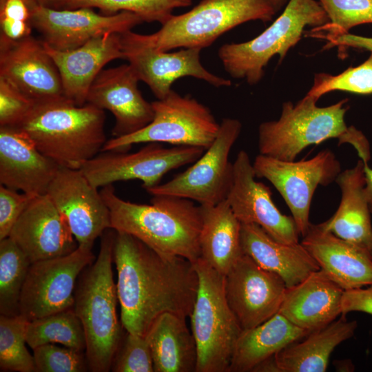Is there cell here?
<instances>
[{"mask_svg":"<svg viewBox=\"0 0 372 372\" xmlns=\"http://www.w3.org/2000/svg\"><path fill=\"white\" fill-rule=\"evenodd\" d=\"M29 320L23 316L0 315L1 371L35 372L33 355L26 348Z\"/></svg>","mask_w":372,"mask_h":372,"instance_id":"836d02e7","label":"cell"},{"mask_svg":"<svg viewBox=\"0 0 372 372\" xmlns=\"http://www.w3.org/2000/svg\"><path fill=\"white\" fill-rule=\"evenodd\" d=\"M113 262L122 327L145 337L153 322L169 312L189 316L198 277L194 264L161 255L136 238L116 231Z\"/></svg>","mask_w":372,"mask_h":372,"instance_id":"6da1fadb","label":"cell"},{"mask_svg":"<svg viewBox=\"0 0 372 372\" xmlns=\"http://www.w3.org/2000/svg\"><path fill=\"white\" fill-rule=\"evenodd\" d=\"M200 206V258L225 276L244 254L240 240L241 223L227 200L215 205Z\"/></svg>","mask_w":372,"mask_h":372,"instance_id":"f546056e","label":"cell"},{"mask_svg":"<svg viewBox=\"0 0 372 372\" xmlns=\"http://www.w3.org/2000/svg\"><path fill=\"white\" fill-rule=\"evenodd\" d=\"M310 332L293 324L280 312L263 323L242 330L229 372H249L264 360Z\"/></svg>","mask_w":372,"mask_h":372,"instance_id":"4dcf8cb0","label":"cell"},{"mask_svg":"<svg viewBox=\"0 0 372 372\" xmlns=\"http://www.w3.org/2000/svg\"><path fill=\"white\" fill-rule=\"evenodd\" d=\"M301 244L344 291L372 285V258L364 250L311 223Z\"/></svg>","mask_w":372,"mask_h":372,"instance_id":"cb8c5ba5","label":"cell"},{"mask_svg":"<svg viewBox=\"0 0 372 372\" xmlns=\"http://www.w3.org/2000/svg\"><path fill=\"white\" fill-rule=\"evenodd\" d=\"M253 167L256 178L268 180L282 196L302 237L311 224L310 207L316 188L335 181L342 172L340 163L329 149L299 161L279 160L259 154Z\"/></svg>","mask_w":372,"mask_h":372,"instance_id":"8fae6325","label":"cell"},{"mask_svg":"<svg viewBox=\"0 0 372 372\" xmlns=\"http://www.w3.org/2000/svg\"><path fill=\"white\" fill-rule=\"evenodd\" d=\"M327 43L324 48L338 47L339 52L347 48H354L372 52V37H366L350 33H345L335 37L326 39Z\"/></svg>","mask_w":372,"mask_h":372,"instance_id":"7bdbcfd3","label":"cell"},{"mask_svg":"<svg viewBox=\"0 0 372 372\" xmlns=\"http://www.w3.org/2000/svg\"><path fill=\"white\" fill-rule=\"evenodd\" d=\"M80 169L59 167L47 194L67 221L80 247L92 249L111 229L110 212L101 192Z\"/></svg>","mask_w":372,"mask_h":372,"instance_id":"9a60e30c","label":"cell"},{"mask_svg":"<svg viewBox=\"0 0 372 372\" xmlns=\"http://www.w3.org/2000/svg\"><path fill=\"white\" fill-rule=\"evenodd\" d=\"M333 364L337 371L352 372L355 370V366L350 359L335 360Z\"/></svg>","mask_w":372,"mask_h":372,"instance_id":"c3c4849f","label":"cell"},{"mask_svg":"<svg viewBox=\"0 0 372 372\" xmlns=\"http://www.w3.org/2000/svg\"><path fill=\"white\" fill-rule=\"evenodd\" d=\"M43 44L60 73L63 96L79 106L87 103L90 86L103 67L112 60L124 59L121 33L96 37L68 50Z\"/></svg>","mask_w":372,"mask_h":372,"instance_id":"603a6c76","label":"cell"},{"mask_svg":"<svg viewBox=\"0 0 372 372\" xmlns=\"http://www.w3.org/2000/svg\"><path fill=\"white\" fill-rule=\"evenodd\" d=\"M34 101L0 77V126H15L29 113Z\"/></svg>","mask_w":372,"mask_h":372,"instance_id":"ab89813d","label":"cell"},{"mask_svg":"<svg viewBox=\"0 0 372 372\" xmlns=\"http://www.w3.org/2000/svg\"><path fill=\"white\" fill-rule=\"evenodd\" d=\"M358 327L355 320L340 315L328 325L313 331L285 347L273 357L279 372H324L335 347L352 338Z\"/></svg>","mask_w":372,"mask_h":372,"instance_id":"83f0119b","label":"cell"},{"mask_svg":"<svg viewBox=\"0 0 372 372\" xmlns=\"http://www.w3.org/2000/svg\"><path fill=\"white\" fill-rule=\"evenodd\" d=\"M94 258L92 249L78 246L68 255L31 263L21 291L20 314L31 321L72 308L79 276Z\"/></svg>","mask_w":372,"mask_h":372,"instance_id":"4fadbf2b","label":"cell"},{"mask_svg":"<svg viewBox=\"0 0 372 372\" xmlns=\"http://www.w3.org/2000/svg\"><path fill=\"white\" fill-rule=\"evenodd\" d=\"M31 10L23 0H0V18L29 22Z\"/></svg>","mask_w":372,"mask_h":372,"instance_id":"ee69618b","label":"cell"},{"mask_svg":"<svg viewBox=\"0 0 372 372\" xmlns=\"http://www.w3.org/2000/svg\"><path fill=\"white\" fill-rule=\"evenodd\" d=\"M145 337L155 372L196 371L197 348L186 317L164 313L153 322Z\"/></svg>","mask_w":372,"mask_h":372,"instance_id":"f1b7e54d","label":"cell"},{"mask_svg":"<svg viewBox=\"0 0 372 372\" xmlns=\"http://www.w3.org/2000/svg\"><path fill=\"white\" fill-rule=\"evenodd\" d=\"M344 290L322 269L287 288L279 311L309 332L321 329L342 314Z\"/></svg>","mask_w":372,"mask_h":372,"instance_id":"d4e9b609","label":"cell"},{"mask_svg":"<svg viewBox=\"0 0 372 372\" xmlns=\"http://www.w3.org/2000/svg\"><path fill=\"white\" fill-rule=\"evenodd\" d=\"M364 164L360 159L352 168L342 171L335 180L341 193L335 214L321 223L327 230L352 243L372 258L371 211L364 192Z\"/></svg>","mask_w":372,"mask_h":372,"instance_id":"484cf974","label":"cell"},{"mask_svg":"<svg viewBox=\"0 0 372 372\" xmlns=\"http://www.w3.org/2000/svg\"><path fill=\"white\" fill-rule=\"evenodd\" d=\"M124 59L128 61L140 81L145 83L158 99H164L174 81L193 76L210 85L228 87L229 79L218 76L205 68L200 61V48H183L174 52L161 51L138 43L121 33Z\"/></svg>","mask_w":372,"mask_h":372,"instance_id":"ac0fdd59","label":"cell"},{"mask_svg":"<svg viewBox=\"0 0 372 372\" xmlns=\"http://www.w3.org/2000/svg\"><path fill=\"white\" fill-rule=\"evenodd\" d=\"M333 91L372 94V52L358 66L348 68L338 75L316 74L313 84L307 94L319 99L322 95Z\"/></svg>","mask_w":372,"mask_h":372,"instance_id":"d590c367","label":"cell"},{"mask_svg":"<svg viewBox=\"0 0 372 372\" xmlns=\"http://www.w3.org/2000/svg\"><path fill=\"white\" fill-rule=\"evenodd\" d=\"M32 198L25 193H19V191L1 185L0 240L9 236L12 227Z\"/></svg>","mask_w":372,"mask_h":372,"instance_id":"60d3db41","label":"cell"},{"mask_svg":"<svg viewBox=\"0 0 372 372\" xmlns=\"http://www.w3.org/2000/svg\"><path fill=\"white\" fill-rule=\"evenodd\" d=\"M23 1L27 3V5L30 8V10L31 8L36 6L37 5H39L37 0H23Z\"/></svg>","mask_w":372,"mask_h":372,"instance_id":"f907efd6","label":"cell"},{"mask_svg":"<svg viewBox=\"0 0 372 372\" xmlns=\"http://www.w3.org/2000/svg\"><path fill=\"white\" fill-rule=\"evenodd\" d=\"M0 77L34 102L63 97L59 70L43 41L31 35L12 40L0 34Z\"/></svg>","mask_w":372,"mask_h":372,"instance_id":"d6986e66","label":"cell"},{"mask_svg":"<svg viewBox=\"0 0 372 372\" xmlns=\"http://www.w3.org/2000/svg\"><path fill=\"white\" fill-rule=\"evenodd\" d=\"M59 165L14 126H0V183L34 197L47 194Z\"/></svg>","mask_w":372,"mask_h":372,"instance_id":"7402d4cb","label":"cell"},{"mask_svg":"<svg viewBox=\"0 0 372 372\" xmlns=\"http://www.w3.org/2000/svg\"><path fill=\"white\" fill-rule=\"evenodd\" d=\"M36 372H83L89 369L85 353L65 346L45 344L33 349Z\"/></svg>","mask_w":372,"mask_h":372,"instance_id":"74e56055","label":"cell"},{"mask_svg":"<svg viewBox=\"0 0 372 372\" xmlns=\"http://www.w3.org/2000/svg\"><path fill=\"white\" fill-rule=\"evenodd\" d=\"M152 121L139 131L107 140L101 152H127L132 145L165 143L209 148L219 130L211 110L190 96H181L173 90L163 99L152 102Z\"/></svg>","mask_w":372,"mask_h":372,"instance_id":"9c48e42d","label":"cell"},{"mask_svg":"<svg viewBox=\"0 0 372 372\" xmlns=\"http://www.w3.org/2000/svg\"><path fill=\"white\" fill-rule=\"evenodd\" d=\"M26 342L32 349L56 343L82 351L86 348L84 329L73 307L29 321Z\"/></svg>","mask_w":372,"mask_h":372,"instance_id":"1f68e13d","label":"cell"},{"mask_svg":"<svg viewBox=\"0 0 372 372\" xmlns=\"http://www.w3.org/2000/svg\"><path fill=\"white\" fill-rule=\"evenodd\" d=\"M72 0H37L39 5L54 8L67 9Z\"/></svg>","mask_w":372,"mask_h":372,"instance_id":"7dc6e473","label":"cell"},{"mask_svg":"<svg viewBox=\"0 0 372 372\" xmlns=\"http://www.w3.org/2000/svg\"><path fill=\"white\" fill-rule=\"evenodd\" d=\"M195 146L165 147L160 143H148L138 152L106 151L81 167L85 176L96 188L118 181L138 179L147 189L160 184L169 172L193 163L205 152Z\"/></svg>","mask_w":372,"mask_h":372,"instance_id":"7c38bea8","label":"cell"},{"mask_svg":"<svg viewBox=\"0 0 372 372\" xmlns=\"http://www.w3.org/2000/svg\"><path fill=\"white\" fill-rule=\"evenodd\" d=\"M318 100L307 94L296 104L283 103L278 120L263 122L258 127L259 154L295 161L306 147L338 138L339 145H351L364 164L368 165L371 158L368 140L355 127H348L344 121L348 99L327 107H318Z\"/></svg>","mask_w":372,"mask_h":372,"instance_id":"277c9868","label":"cell"},{"mask_svg":"<svg viewBox=\"0 0 372 372\" xmlns=\"http://www.w3.org/2000/svg\"><path fill=\"white\" fill-rule=\"evenodd\" d=\"M111 369L114 372H154L152 356L145 337L127 332Z\"/></svg>","mask_w":372,"mask_h":372,"instance_id":"f35d334b","label":"cell"},{"mask_svg":"<svg viewBox=\"0 0 372 372\" xmlns=\"http://www.w3.org/2000/svg\"><path fill=\"white\" fill-rule=\"evenodd\" d=\"M105 120L103 110L88 103L79 106L63 96L35 102L14 127L59 166L81 169L107 141Z\"/></svg>","mask_w":372,"mask_h":372,"instance_id":"3957f363","label":"cell"},{"mask_svg":"<svg viewBox=\"0 0 372 372\" xmlns=\"http://www.w3.org/2000/svg\"><path fill=\"white\" fill-rule=\"evenodd\" d=\"M240 240L243 252L263 269L279 276L287 288L320 269L301 242H278L258 225L241 223Z\"/></svg>","mask_w":372,"mask_h":372,"instance_id":"4316f807","label":"cell"},{"mask_svg":"<svg viewBox=\"0 0 372 372\" xmlns=\"http://www.w3.org/2000/svg\"><path fill=\"white\" fill-rule=\"evenodd\" d=\"M116 231L102 234L97 258L79 276L73 309L85 335V355L92 372H107L121 342V320L116 305V285L112 272Z\"/></svg>","mask_w":372,"mask_h":372,"instance_id":"5b68a950","label":"cell"},{"mask_svg":"<svg viewBox=\"0 0 372 372\" xmlns=\"http://www.w3.org/2000/svg\"><path fill=\"white\" fill-rule=\"evenodd\" d=\"M101 194L110 212L111 229L128 234L166 256H178L194 263L200 258L202 207L193 200L154 195L151 204L118 197L112 185Z\"/></svg>","mask_w":372,"mask_h":372,"instance_id":"7a4b0ae2","label":"cell"},{"mask_svg":"<svg viewBox=\"0 0 372 372\" xmlns=\"http://www.w3.org/2000/svg\"><path fill=\"white\" fill-rule=\"evenodd\" d=\"M31 262L10 238L0 240V315H20L21 291Z\"/></svg>","mask_w":372,"mask_h":372,"instance_id":"d6a6232c","label":"cell"},{"mask_svg":"<svg viewBox=\"0 0 372 372\" xmlns=\"http://www.w3.org/2000/svg\"><path fill=\"white\" fill-rule=\"evenodd\" d=\"M341 308V315L358 311L372 316V285L344 291Z\"/></svg>","mask_w":372,"mask_h":372,"instance_id":"b9f144b4","label":"cell"},{"mask_svg":"<svg viewBox=\"0 0 372 372\" xmlns=\"http://www.w3.org/2000/svg\"><path fill=\"white\" fill-rule=\"evenodd\" d=\"M365 185L364 192L372 214V168L369 165H364Z\"/></svg>","mask_w":372,"mask_h":372,"instance_id":"bcb514c9","label":"cell"},{"mask_svg":"<svg viewBox=\"0 0 372 372\" xmlns=\"http://www.w3.org/2000/svg\"><path fill=\"white\" fill-rule=\"evenodd\" d=\"M1 34L12 40H19L31 35L32 25L28 21L0 18Z\"/></svg>","mask_w":372,"mask_h":372,"instance_id":"f6af8a7d","label":"cell"},{"mask_svg":"<svg viewBox=\"0 0 372 372\" xmlns=\"http://www.w3.org/2000/svg\"><path fill=\"white\" fill-rule=\"evenodd\" d=\"M276 10L269 0H202L189 11L172 16L156 32L125 34L161 51L210 46L220 36L249 21H271Z\"/></svg>","mask_w":372,"mask_h":372,"instance_id":"8992f818","label":"cell"},{"mask_svg":"<svg viewBox=\"0 0 372 372\" xmlns=\"http://www.w3.org/2000/svg\"><path fill=\"white\" fill-rule=\"evenodd\" d=\"M256 178L247 152L240 150L233 163V178L226 198L234 215L241 223L259 225L278 242H300L293 217L281 213L272 200L269 187Z\"/></svg>","mask_w":372,"mask_h":372,"instance_id":"e0dca14e","label":"cell"},{"mask_svg":"<svg viewBox=\"0 0 372 372\" xmlns=\"http://www.w3.org/2000/svg\"><path fill=\"white\" fill-rule=\"evenodd\" d=\"M8 237L31 263L68 255L79 246L65 218L47 194L32 198Z\"/></svg>","mask_w":372,"mask_h":372,"instance_id":"44dd1931","label":"cell"},{"mask_svg":"<svg viewBox=\"0 0 372 372\" xmlns=\"http://www.w3.org/2000/svg\"><path fill=\"white\" fill-rule=\"evenodd\" d=\"M139 79L130 64L103 69L89 90L87 103L114 116L113 137L134 134L147 125L154 112L138 88Z\"/></svg>","mask_w":372,"mask_h":372,"instance_id":"ffe728a7","label":"cell"},{"mask_svg":"<svg viewBox=\"0 0 372 372\" xmlns=\"http://www.w3.org/2000/svg\"><path fill=\"white\" fill-rule=\"evenodd\" d=\"M271 5L278 12L287 2V0H269Z\"/></svg>","mask_w":372,"mask_h":372,"instance_id":"681fc988","label":"cell"},{"mask_svg":"<svg viewBox=\"0 0 372 372\" xmlns=\"http://www.w3.org/2000/svg\"><path fill=\"white\" fill-rule=\"evenodd\" d=\"M196 298L189 315L197 348L196 372H229L242 329L225 296V276L200 258Z\"/></svg>","mask_w":372,"mask_h":372,"instance_id":"ba28073f","label":"cell"},{"mask_svg":"<svg viewBox=\"0 0 372 372\" xmlns=\"http://www.w3.org/2000/svg\"><path fill=\"white\" fill-rule=\"evenodd\" d=\"M192 3V0H72L67 9L97 8L105 15L127 11L138 14L143 21L162 25L172 16L174 9Z\"/></svg>","mask_w":372,"mask_h":372,"instance_id":"e575fe53","label":"cell"},{"mask_svg":"<svg viewBox=\"0 0 372 372\" xmlns=\"http://www.w3.org/2000/svg\"><path fill=\"white\" fill-rule=\"evenodd\" d=\"M30 10L32 27L43 35L45 43L58 50H72L94 37L123 33L144 22L127 11L105 15L90 8L54 9L39 4Z\"/></svg>","mask_w":372,"mask_h":372,"instance_id":"5bb4252c","label":"cell"},{"mask_svg":"<svg viewBox=\"0 0 372 372\" xmlns=\"http://www.w3.org/2000/svg\"><path fill=\"white\" fill-rule=\"evenodd\" d=\"M328 23L318 0H289L281 14L260 34L248 41L224 44L218 55L231 77L256 85L270 59L277 54L280 62L300 40L307 26L318 29Z\"/></svg>","mask_w":372,"mask_h":372,"instance_id":"52a82bcc","label":"cell"},{"mask_svg":"<svg viewBox=\"0 0 372 372\" xmlns=\"http://www.w3.org/2000/svg\"><path fill=\"white\" fill-rule=\"evenodd\" d=\"M241 130L238 119L223 118L211 145L189 168L145 190L152 196L187 198L200 205H215L226 200L233 178L229 154Z\"/></svg>","mask_w":372,"mask_h":372,"instance_id":"30bf717a","label":"cell"},{"mask_svg":"<svg viewBox=\"0 0 372 372\" xmlns=\"http://www.w3.org/2000/svg\"><path fill=\"white\" fill-rule=\"evenodd\" d=\"M328 18L329 23L314 30H324L328 39L348 33L359 25L372 23V0H318Z\"/></svg>","mask_w":372,"mask_h":372,"instance_id":"8d00e7d4","label":"cell"},{"mask_svg":"<svg viewBox=\"0 0 372 372\" xmlns=\"http://www.w3.org/2000/svg\"><path fill=\"white\" fill-rule=\"evenodd\" d=\"M286 289L279 276L263 269L245 253L225 276L226 299L242 330L255 327L276 314Z\"/></svg>","mask_w":372,"mask_h":372,"instance_id":"2e32d148","label":"cell"}]
</instances>
